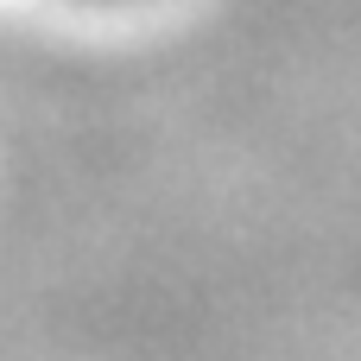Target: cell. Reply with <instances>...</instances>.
Wrapping results in <instances>:
<instances>
[{
	"label": "cell",
	"mask_w": 361,
	"mask_h": 361,
	"mask_svg": "<svg viewBox=\"0 0 361 361\" xmlns=\"http://www.w3.org/2000/svg\"><path fill=\"white\" fill-rule=\"evenodd\" d=\"M82 6H108V13H121V6H146V0H82Z\"/></svg>",
	"instance_id": "obj_1"
}]
</instances>
